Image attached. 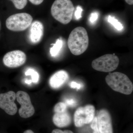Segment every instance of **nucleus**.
<instances>
[{
	"label": "nucleus",
	"instance_id": "obj_1",
	"mask_svg": "<svg viewBox=\"0 0 133 133\" xmlns=\"http://www.w3.org/2000/svg\"><path fill=\"white\" fill-rule=\"evenodd\" d=\"M89 37L86 30L81 26L73 29L69 35L67 42L71 52L75 56L83 54L89 45Z\"/></svg>",
	"mask_w": 133,
	"mask_h": 133
},
{
	"label": "nucleus",
	"instance_id": "obj_2",
	"mask_svg": "<svg viewBox=\"0 0 133 133\" xmlns=\"http://www.w3.org/2000/svg\"><path fill=\"white\" fill-rule=\"evenodd\" d=\"M75 8L71 0H55L51 6L52 17L62 24H68L72 19Z\"/></svg>",
	"mask_w": 133,
	"mask_h": 133
},
{
	"label": "nucleus",
	"instance_id": "obj_3",
	"mask_svg": "<svg viewBox=\"0 0 133 133\" xmlns=\"http://www.w3.org/2000/svg\"><path fill=\"white\" fill-rule=\"evenodd\" d=\"M106 82L114 90L125 95H129L133 90V84L125 74L115 72L106 77Z\"/></svg>",
	"mask_w": 133,
	"mask_h": 133
},
{
	"label": "nucleus",
	"instance_id": "obj_4",
	"mask_svg": "<svg viewBox=\"0 0 133 133\" xmlns=\"http://www.w3.org/2000/svg\"><path fill=\"white\" fill-rule=\"evenodd\" d=\"M33 17L26 13L12 15L7 19L6 25L9 30L14 31H24L31 25Z\"/></svg>",
	"mask_w": 133,
	"mask_h": 133
},
{
	"label": "nucleus",
	"instance_id": "obj_5",
	"mask_svg": "<svg viewBox=\"0 0 133 133\" xmlns=\"http://www.w3.org/2000/svg\"><path fill=\"white\" fill-rule=\"evenodd\" d=\"M119 63V59L117 56L107 54L94 59L92 63V66L98 71L109 72L116 70Z\"/></svg>",
	"mask_w": 133,
	"mask_h": 133
},
{
	"label": "nucleus",
	"instance_id": "obj_6",
	"mask_svg": "<svg viewBox=\"0 0 133 133\" xmlns=\"http://www.w3.org/2000/svg\"><path fill=\"white\" fill-rule=\"evenodd\" d=\"M95 114V108L93 105H88L80 107L76 110L74 114V122L77 127H81L85 124L91 122Z\"/></svg>",
	"mask_w": 133,
	"mask_h": 133
},
{
	"label": "nucleus",
	"instance_id": "obj_7",
	"mask_svg": "<svg viewBox=\"0 0 133 133\" xmlns=\"http://www.w3.org/2000/svg\"><path fill=\"white\" fill-rule=\"evenodd\" d=\"M16 98L17 102L21 105L19 110L20 116L24 118L33 116L35 112V109L29 94L26 92L19 91L16 93Z\"/></svg>",
	"mask_w": 133,
	"mask_h": 133
},
{
	"label": "nucleus",
	"instance_id": "obj_8",
	"mask_svg": "<svg viewBox=\"0 0 133 133\" xmlns=\"http://www.w3.org/2000/svg\"><path fill=\"white\" fill-rule=\"evenodd\" d=\"M16 94L13 91L0 94V108L10 115L16 113L17 108L15 103Z\"/></svg>",
	"mask_w": 133,
	"mask_h": 133
},
{
	"label": "nucleus",
	"instance_id": "obj_9",
	"mask_svg": "<svg viewBox=\"0 0 133 133\" xmlns=\"http://www.w3.org/2000/svg\"><path fill=\"white\" fill-rule=\"evenodd\" d=\"M26 60L25 53L22 51L16 50L7 53L3 58V63L8 67L16 68L24 64Z\"/></svg>",
	"mask_w": 133,
	"mask_h": 133
},
{
	"label": "nucleus",
	"instance_id": "obj_10",
	"mask_svg": "<svg viewBox=\"0 0 133 133\" xmlns=\"http://www.w3.org/2000/svg\"><path fill=\"white\" fill-rule=\"evenodd\" d=\"M97 118L100 133H113L111 118L107 110L102 109L100 110Z\"/></svg>",
	"mask_w": 133,
	"mask_h": 133
},
{
	"label": "nucleus",
	"instance_id": "obj_11",
	"mask_svg": "<svg viewBox=\"0 0 133 133\" xmlns=\"http://www.w3.org/2000/svg\"><path fill=\"white\" fill-rule=\"evenodd\" d=\"M44 33L43 25L41 22L36 21L31 24L30 40L32 43H39L42 38Z\"/></svg>",
	"mask_w": 133,
	"mask_h": 133
},
{
	"label": "nucleus",
	"instance_id": "obj_12",
	"mask_svg": "<svg viewBox=\"0 0 133 133\" xmlns=\"http://www.w3.org/2000/svg\"><path fill=\"white\" fill-rule=\"evenodd\" d=\"M69 79L68 73L64 70L57 72L51 77L49 84L51 87L54 89H57L63 85Z\"/></svg>",
	"mask_w": 133,
	"mask_h": 133
},
{
	"label": "nucleus",
	"instance_id": "obj_13",
	"mask_svg": "<svg viewBox=\"0 0 133 133\" xmlns=\"http://www.w3.org/2000/svg\"><path fill=\"white\" fill-rule=\"evenodd\" d=\"M52 121L55 125L58 127H65L71 123V116L66 111L62 112L56 113L52 118Z\"/></svg>",
	"mask_w": 133,
	"mask_h": 133
},
{
	"label": "nucleus",
	"instance_id": "obj_14",
	"mask_svg": "<svg viewBox=\"0 0 133 133\" xmlns=\"http://www.w3.org/2000/svg\"><path fill=\"white\" fill-rule=\"evenodd\" d=\"M63 45V41L60 39H57L56 43L50 49V53L51 56L55 57L57 56L62 49Z\"/></svg>",
	"mask_w": 133,
	"mask_h": 133
},
{
	"label": "nucleus",
	"instance_id": "obj_15",
	"mask_svg": "<svg viewBox=\"0 0 133 133\" xmlns=\"http://www.w3.org/2000/svg\"><path fill=\"white\" fill-rule=\"evenodd\" d=\"M108 21L113 25L115 29L119 31H121L123 29V25L117 19L114 17L109 15L108 17Z\"/></svg>",
	"mask_w": 133,
	"mask_h": 133
},
{
	"label": "nucleus",
	"instance_id": "obj_16",
	"mask_svg": "<svg viewBox=\"0 0 133 133\" xmlns=\"http://www.w3.org/2000/svg\"><path fill=\"white\" fill-rule=\"evenodd\" d=\"M25 75L26 76H31V81L33 83H37L39 79V74L37 72L35 71L32 69H29L25 72Z\"/></svg>",
	"mask_w": 133,
	"mask_h": 133
},
{
	"label": "nucleus",
	"instance_id": "obj_17",
	"mask_svg": "<svg viewBox=\"0 0 133 133\" xmlns=\"http://www.w3.org/2000/svg\"><path fill=\"white\" fill-rule=\"evenodd\" d=\"M14 3L15 7L18 9L24 8L27 5V0H10Z\"/></svg>",
	"mask_w": 133,
	"mask_h": 133
},
{
	"label": "nucleus",
	"instance_id": "obj_18",
	"mask_svg": "<svg viewBox=\"0 0 133 133\" xmlns=\"http://www.w3.org/2000/svg\"><path fill=\"white\" fill-rule=\"evenodd\" d=\"M66 105L64 102H59L55 105L54 108L56 113L62 112L66 111Z\"/></svg>",
	"mask_w": 133,
	"mask_h": 133
},
{
	"label": "nucleus",
	"instance_id": "obj_19",
	"mask_svg": "<svg viewBox=\"0 0 133 133\" xmlns=\"http://www.w3.org/2000/svg\"><path fill=\"white\" fill-rule=\"evenodd\" d=\"M91 127V128L94 130V132L93 133H100L98 128L97 117H94V118Z\"/></svg>",
	"mask_w": 133,
	"mask_h": 133
},
{
	"label": "nucleus",
	"instance_id": "obj_20",
	"mask_svg": "<svg viewBox=\"0 0 133 133\" xmlns=\"http://www.w3.org/2000/svg\"><path fill=\"white\" fill-rule=\"evenodd\" d=\"M83 9L80 6H78L76 8V11L75 12V16L77 20H79L82 17L81 14L83 12Z\"/></svg>",
	"mask_w": 133,
	"mask_h": 133
},
{
	"label": "nucleus",
	"instance_id": "obj_21",
	"mask_svg": "<svg viewBox=\"0 0 133 133\" xmlns=\"http://www.w3.org/2000/svg\"><path fill=\"white\" fill-rule=\"evenodd\" d=\"M98 13L97 12H94L91 14L90 17V21L92 23L97 21L98 17Z\"/></svg>",
	"mask_w": 133,
	"mask_h": 133
},
{
	"label": "nucleus",
	"instance_id": "obj_22",
	"mask_svg": "<svg viewBox=\"0 0 133 133\" xmlns=\"http://www.w3.org/2000/svg\"><path fill=\"white\" fill-rule=\"evenodd\" d=\"M70 87L71 88H74V89H77V90L81 89L82 86H81V84L79 83H76V82L72 81L70 83Z\"/></svg>",
	"mask_w": 133,
	"mask_h": 133
},
{
	"label": "nucleus",
	"instance_id": "obj_23",
	"mask_svg": "<svg viewBox=\"0 0 133 133\" xmlns=\"http://www.w3.org/2000/svg\"><path fill=\"white\" fill-rule=\"evenodd\" d=\"M65 104L68 105L69 106L74 107L76 105V101L73 99H66L65 101Z\"/></svg>",
	"mask_w": 133,
	"mask_h": 133
},
{
	"label": "nucleus",
	"instance_id": "obj_24",
	"mask_svg": "<svg viewBox=\"0 0 133 133\" xmlns=\"http://www.w3.org/2000/svg\"><path fill=\"white\" fill-rule=\"evenodd\" d=\"M51 133H74L73 132L70 130H65L64 131H62L58 129H55L52 131Z\"/></svg>",
	"mask_w": 133,
	"mask_h": 133
},
{
	"label": "nucleus",
	"instance_id": "obj_25",
	"mask_svg": "<svg viewBox=\"0 0 133 133\" xmlns=\"http://www.w3.org/2000/svg\"><path fill=\"white\" fill-rule=\"evenodd\" d=\"M29 1L33 5H38L41 4L44 0H29Z\"/></svg>",
	"mask_w": 133,
	"mask_h": 133
},
{
	"label": "nucleus",
	"instance_id": "obj_26",
	"mask_svg": "<svg viewBox=\"0 0 133 133\" xmlns=\"http://www.w3.org/2000/svg\"><path fill=\"white\" fill-rule=\"evenodd\" d=\"M126 2L129 5H132L133 0H125Z\"/></svg>",
	"mask_w": 133,
	"mask_h": 133
},
{
	"label": "nucleus",
	"instance_id": "obj_27",
	"mask_svg": "<svg viewBox=\"0 0 133 133\" xmlns=\"http://www.w3.org/2000/svg\"><path fill=\"white\" fill-rule=\"evenodd\" d=\"M23 133H35L31 130H27L24 131Z\"/></svg>",
	"mask_w": 133,
	"mask_h": 133
},
{
	"label": "nucleus",
	"instance_id": "obj_28",
	"mask_svg": "<svg viewBox=\"0 0 133 133\" xmlns=\"http://www.w3.org/2000/svg\"><path fill=\"white\" fill-rule=\"evenodd\" d=\"M25 82L26 84H30L32 82V81L31 80H26Z\"/></svg>",
	"mask_w": 133,
	"mask_h": 133
},
{
	"label": "nucleus",
	"instance_id": "obj_29",
	"mask_svg": "<svg viewBox=\"0 0 133 133\" xmlns=\"http://www.w3.org/2000/svg\"><path fill=\"white\" fill-rule=\"evenodd\" d=\"M0 28H1V23H0Z\"/></svg>",
	"mask_w": 133,
	"mask_h": 133
}]
</instances>
